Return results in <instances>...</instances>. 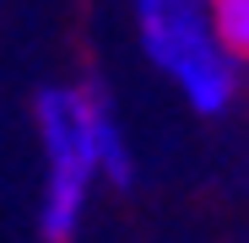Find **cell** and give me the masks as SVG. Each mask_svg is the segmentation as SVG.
Here are the masks:
<instances>
[{
  "instance_id": "obj_1",
  "label": "cell",
  "mask_w": 249,
  "mask_h": 243,
  "mask_svg": "<svg viewBox=\"0 0 249 243\" xmlns=\"http://www.w3.org/2000/svg\"><path fill=\"white\" fill-rule=\"evenodd\" d=\"M141 6V38L162 70L179 76L184 97L200 113H217L233 97V70L228 54L217 49L212 27H206L200 0H136Z\"/></svg>"
},
{
  "instance_id": "obj_3",
  "label": "cell",
  "mask_w": 249,
  "mask_h": 243,
  "mask_svg": "<svg viewBox=\"0 0 249 243\" xmlns=\"http://www.w3.org/2000/svg\"><path fill=\"white\" fill-rule=\"evenodd\" d=\"M81 108H87V135H92V157L108 168L114 184H130V157H124V141H119V125H114V113L103 103L98 87L81 92Z\"/></svg>"
},
{
  "instance_id": "obj_4",
  "label": "cell",
  "mask_w": 249,
  "mask_h": 243,
  "mask_svg": "<svg viewBox=\"0 0 249 243\" xmlns=\"http://www.w3.org/2000/svg\"><path fill=\"white\" fill-rule=\"evenodd\" d=\"M233 54H249V0H217V32Z\"/></svg>"
},
{
  "instance_id": "obj_2",
  "label": "cell",
  "mask_w": 249,
  "mask_h": 243,
  "mask_svg": "<svg viewBox=\"0 0 249 243\" xmlns=\"http://www.w3.org/2000/svg\"><path fill=\"white\" fill-rule=\"evenodd\" d=\"M38 125H44V146H49L44 238H49V243H71L76 216H81V200H87V178H92V168H98L81 92H44V97H38Z\"/></svg>"
}]
</instances>
